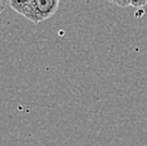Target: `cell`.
<instances>
[{
  "label": "cell",
  "mask_w": 147,
  "mask_h": 146,
  "mask_svg": "<svg viewBox=\"0 0 147 146\" xmlns=\"http://www.w3.org/2000/svg\"><path fill=\"white\" fill-rule=\"evenodd\" d=\"M131 1L132 0H125V1H122V0H113L111 3L117 6H121V8H127V6L131 5Z\"/></svg>",
  "instance_id": "cell-2"
},
{
  "label": "cell",
  "mask_w": 147,
  "mask_h": 146,
  "mask_svg": "<svg viewBox=\"0 0 147 146\" xmlns=\"http://www.w3.org/2000/svg\"><path fill=\"white\" fill-rule=\"evenodd\" d=\"M8 4V3H5V1H3V0H0V15H1V13L4 11V9H5V5Z\"/></svg>",
  "instance_id": "cell-4"
},
{
  "label": "cell",
  "mask_w": 147,
  "mask_h": 146,
  "mask_svg": "<svg viewBox=\"0 0 147 146\" xmlns=\"http://www.w3.org/2000/svg\"><path fill=\"white\" fill-rule=\"evenodd\" d=\"M145 5H147V0H132L131 1V6H133V8H138V9H141V8H143Z\"/></svg>",
  "instance_id": "cell-3"
},
{
  "label": "cell",
  "mask_w": 147,
  "mask_h": 146,
  "mask_svg": "<svg viewBox=\"0 0 147 146\" xmlns=\"http://www.w3.org/2000/svg\"><path fill=\"white\" fill-rule=\"evenodd\" d=\"M18 14L23 15L29 22L38 24L45 22L57 13L59 8L58 0H11L8 3Z\"/></svg>",
  "instance_id": "cell-1"
}]
</instances>
